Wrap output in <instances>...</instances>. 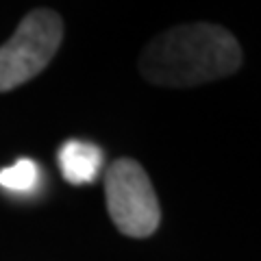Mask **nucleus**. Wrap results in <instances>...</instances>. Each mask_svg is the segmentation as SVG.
Here are the masks:
<instances>
[{"label":"nucleus","instance_id":"nucleus-2","mask_svg":"<svg viewBox=\"0 0 261 261\" xmlns=\"http://www.w3.org/2000/svg\"><path fill=\"white\" fill-rule=\"evenodd\" d=\"M63 39V22L50 9H35L0 46V92L29 83L53 61Z\"/></svg>","mask_w":261,"mask_h":261},{"label":"nucleus","instance_id":"nucleus-3","mask_svg":"<svg viewBox=\"0 0 261 261\" xmlns=\"http://www.w3.org/2000/svg\"><path fill=\"white\" fill-rule=\"evenodd\" d=\"M107 211L118 231L128 238H148L157 231L161 209L144 168L133 159H116L105 176Z\"/></svg>","mask_w":261,"mask_h":261},{"label":"nucleus","instance_id":"nucleus-4","mask_svg":"<svg viewBox=\"0 0 261 261\" xmlns=\"http://www.w3.org/2000/svg\"><path fill=\"white\" fill-rule=\"evenodd\" d=\"M61 174L72 185H87L96 181L102 168V152L98 146L81 140H68L59 148Z\"/></svg>","mask_w":261,"mask_h":261},{"label":"nucleus","instance_id":"nucleus-5","mask_svg":"<svg viewBox=\"0 0 261 261\" xmlns=\"http://www.w3.org/2000/svg\"><path fill=\"white\" fill-rule=\"evenodd\" d=\"M37 181H39V168L31 159H20L13 166L0 170V187L15 194H27L35 190Z\"/></svg>","mask_w":261,"mask_h":261},{"label":"nucleus","instance_id":"nucleus-1","mask_svg":"<svg viewBox=\"0 0 261 261\" xmlns=\"http://www.w3.org/2000/svg\"><path fill=\"white\" fill-rule=\"evenodd\" d=\"M242 48L218 24H183L154 37L142 55V74L157 85L192 87L233 74Z\"/></svg>","mask_w":261,"mask_h":261}]
</instances>
